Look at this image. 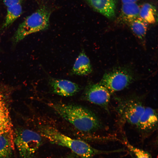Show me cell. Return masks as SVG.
<instances>
[{"mask_svg":"<svg viewBox=\"0 0 158 158\" xmlns=\"http://www.w3.org/2000/svg\"><path fill=\"white\" fill-rule=\"evenodd\" d=\"M39 128L42 136L51 143L67 147L82 158H91L97 155L119 152L118 149L103 150L95 148L84 141L73 139L65 135L49 125H40Z\"/></svg>","mask_w":158,"mask_h":158,"instance_id":"obj_2","label":"cell"},{"mask_svg":"<svg viewBox=\"0 0 158 158\" xmlns=\"http://www.w3.org/2000/svg\"><path fill=\"white\" fill-rule=\"evenodd\" d=\"M78 156L76 154L73 152L65 157L61 158H78Z\"/></svg>","mask_w":158,"mask_h":158,"instance_id":"obj_20","label":"cell"},{"mask_svg":"<svg viewBox=\"0 0 158 158\" xmlns=\"http://www.w3.org/2000/svg\"><path fill=\"white\" fill-rule=\"evenodd\" d=\"M14 135V142L21 158H31L41 145V136L28 129L18 130Z\"/></svg>","mask_w":158,"mask_h":158,"instance_id":"obj_5","label":"cell"},{"mask_svg":"<svg viewBox=\"0 0 158 158\" xmlns=\"http://www.w3.org/2000/svg\"><path fill=\"white\" fill-rule=\"evenodd\" d=\"M134 75L130 70L123 68H116L105 73L99 83L111 93L121 91L134 81Z\"/></svg>","mask_w":158,"mask_h":158,"instance_id":"obj_4","label":"cell"},{"mask_svg":"<svg viewBox=\"0 0 158 158\" xmlns=\"http://www.w3.org/2000/svg\"><path fill=\"white\" fill-rule=\"evenodd\" d=\"M157 112L155 109L145 107L136 127L142 135H147L157 128Z\"/></svg>","mask_w":158,"mask_h":158,"instance_id":"obj_8","label":"cell"},{"mask_svg":"<svg viewBox=\"0 0 158 158\" xmlns=\"http://www.w3.org/2000/svg\"><path fill=\"white\" fill-rule=\"evenodd\" d=\"M3 1L5 5L8 7L20 3L21 0H3Z\"/></svg>","mask_w":158,"mask_h":158,"instance_id":"obj_19","label":"cell"},{"mask_svg":"<svg viewBox=\"0 0 158 158\" xmlns=\"http://www.w3.org/2000/svg\"><path fill=\"white\" fill-rule=\"evenodd\" d=\"M145 107L141 100L132 98L120 99L116 109L123 121L136 127Z\"/></svg>","mask_w":158,"mask_h":158,"instance_id":"obj_6","label":"cell"},{"mask_svg":"<svg viewBox=\"0 0 158 158\" xmlns=\"http://www.w3.org/2000/svg\"><path fill=\"white\" fill-rule=\"evenodd\" d=\"M95 11L106 17L112 19L115 15L116 0H86Z\"/></svg>","mask_w":158,"mask_h":158,"instance_id":"obj_10","label":"cell"},{"mask_svg":"<svg viewBox=\"0 0 158 158\" xmlns=\"http://www.w3.org/2000/svg\"><path fill=\"white\" fill-rule=\"evenodd\" d=\"M121 142L127 147L132 158H152L151 154L149 152L133 146L126 138H123Z\"/></svg>","mask_w":158,"mask_h":158,"instance_id":"obj_18","label":"cell"},{"mask_svg":"<svg viewBox=\"0 0 158 158\" xmlns=\"http://www.w3.org/2000/svg\"><path fill=\"white\" fill-rule=\"evenodd\" d=\"M49 81L52 92L62 96H73L80 89L78 84L69 80L50 77Z\"/></svg>","mask_w":158,"mask_h":158,"instance_id":"obj_9","label":"cell"},{"mask_svg":"<svg viewBox=\"0 0 158 158\" xmlns=\"http://www.w3.org/2000/svg\"><path fill=\"white\" fill-rule=\"evenodd\" d=\"M157 15L156 8L152 4L146 3L140 6L139 17L148 24L155 22Z\"/></svg>","mask_w":158,"mask_h":158,"instance_id":"obj_15","label":"cell"},{"mask_svg":"<svg viewBox=\"0 0 158 158\" xmlns=\"http://www.w3.org/2000/svg\"><path fill=\"white\" fill-rule=\"evenodd\" d=\"M139 0H121L122 4L136 3Z\"/></svg>","mask_w":158,"mask_h":158,"instance_id":"obj_21","label":"cell"},{"mask_svg":"<svg viewBox=\"0 0 158 158\" xmlns=\"http://www.w3.org/2000/svg\"><path fill=\"white\" fill-rule=\"evenodd\" d=\"M48 105L64 119L81 132L93 133L103 125L97 116L87 108L59 102H50Z\"/></svg>","mask_w":158,"mask_h":158,"instance_id":"obj_1","label":"cell"},{"mask_svg":"<svg viewBox=\"0 0 158 158\" xmlns=\"http://www.w3.org/2000/svg\"><path fill=\"white\" fill-rule=\"evenodd\" d=\"M50 10L44 6L27 16L18 26L12 38L14 45L29 35L46 30L49 26Z\"/></svg>","mask_w":158,"mask_h":158,"instance_id":"obj_3","label":"cell"},{"mask_svg":"<svg viewBox=\"0 0 158 158\" xmlns=\"http://www.w3.org/2000/svg\"><path fill=\"white\" fill-rule=\"evenodd\" d=\"M92 69L90 59L82 50L76 58L71 71V74L86 75L90 74Z\"/></svg>","mask_w":158,"mask_h":158,"instance_id":"obj_12","label":"cell"},{"mask_svg":"<svg viewBox=\"0 0 158 158\" xmlns=\"http://www.w3.org/2000/svg\"><path fill=\"white\" fill-rule=\"evenodd\" d=\"M140 6L136 3L122 4L119 18L123 22L129 24L139 17Z\"/></svg>","mask_w":158,"mask_h":158,"instance_id":"obj_13","label":"cell"},{"mask_svg":"<svg viewBox=\"0 0 158 158\" xmlns=\"http://www.w3.org/2000/svg\"><path fill=\"white\" fill-rule=\"evenodd\" d=\"M111 93L99 83H90L86 87L83 97L85 100L108 109Z\"/></svg>","mask_w":158,"mask_h":158,"instance_id":"obj_7","label":"cell"},{"mask_svg":"<svg viewBox=\"0 0 158 158\" xmlns=\"http://www.w3.org/2000/svg\"><path fill=\"white\" fill-rule=\"evenodd\" d=\"M22 8L20 3L7 7L6 19L1 30L8 28L21 15Z\"/></svg>","mask_w":158,"mask_h":158,"instance_id":"obj_16","label":"cell"},{"mask_svg":"<svg viewBox=\"0 0 158 158\" xmlns=\"http://www.w3.org/2000/svg\"><path fill=\"white\" fill-rule=\"evenodd\" d=\"M13 133L0 135V158H8L14 149Z\"/></svg>","mask_w":158,"mask_h":158,"instance_id":"obj_14","label":"cell"},{"mask_svg":"<svg viewBox=\"0 0 158 158\" xmlns=\"http://www.w3.org/2000/svg\"><path fill=\"white\" fill-rule=\"evenodd\" d=\"M13 133L9 109L4 95L0 91V135Z\"/></svg>","mask_w":158,"mask_h":158,"instance_id":"obj_11","label":"cell"},{"mask_svg":"<svg viewBox=\"0 0 158 158\" xmlns=\"http://www.w3.org/2000/svg\"><path fill=\"white\" fill-rule=\"evenodd\" d=\"M135 35L138 39L143 40L145 38L148 24L138 17L128 24Z\"/></svg>","mask_w":158,"mask_h":158,"instance_id":"obj_17","label":"cell"}]
</instances>
